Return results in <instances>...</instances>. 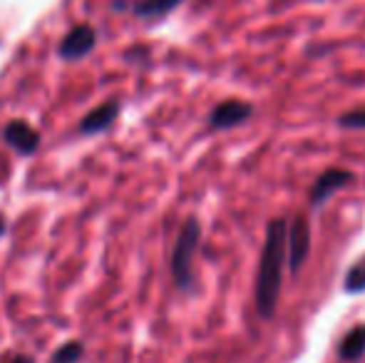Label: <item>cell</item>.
I'll return each instance as SVG.
<instances>
[{
    "label": "cell",
    "mask_w": 365,
    "mask_h": 363,
    "mask_svg": "<svg viewBox=\"0 0 365 363\" xmlns=\"http://www.w3.org/2000/svg\"><path fill=\"white\" fill-rule=\"evenodd\" d=\"M286 264H289V222L284 217H274L266 227L259 272H256V309L264 319L276 314Z\"/></svg>",
    "instance_id": "obj_1"
},
{
    "label": "cell",
    "mask_w": 365,
    "mask_h": 363,
    "mask_svg": "<svg viewBox=\"0 0 365 363\" xmlns=\"http://www.w3.org/2000/svg\"><path fill=\"white\" fill-rule=\"evenodd\" d=\"M199 239H202V227L197 219H187L174 244L172 252V274L179 289H189L194 281V257H197Z\"/></svg>",
    "instance_id": "obj_2"
},
{
    "label": "cell",
    "mask_w": 365,
    "mask_h": 363,
    "mask_svg": "<svg viewBox=\"0 0 365 363\" xmlns=\"http://www.w3.org/2000/svg\"><path fill=\"white\" fill-rule=\"evenodd\" d=\"M254 115V107L246 100H224L209 115V127L212 130H234V127L244 125L249 117Z\"/></svg>",
    "instance_id": "obj_3"
},
{
    "label": "cell",
    "mask_w": 365,
    "mask_h": 363,
    "mask_svg": "<svg viewBox=\"0 0 365 363\" xmlns=\"http://www.w3.org/2000/svg\"><path fill=\"white\" fill-rule=\"evenodd\" d=\"M311 254V222L306 217H296L289 224V269L298 272Z\"/></svg>",
    "instance_id": "obj_4"
},
{
    "label": "cell",
    "mask_w": 365,
    "mask_h": 363,
    "mask_svg": "<svg viewBox=\"0 0 365 363\" xmlns=\"http://www.w3.org/2000/svg\"><path fill=\"white\" fill-rule=\"evenodd\" d=\"M353 182V172L351 170H341V167H333V170H326L323 175H318V180L313 182L311 187V207H318V204L328 202L331 194H336L338 189L348 187Z\"/></svg>",
    "instance_id": "obj_5"
},
{
    "label": "cell",
    "mask_w": 365,
    "mask_h": 363,
    "mask_svg": "<svg viewBox=\"0 0 365 363\" xmlns=\"http://www.w3.org/2000/svg\"><path fill=\"white\" fill-rule=\"evenodd\" d=\"M95 40H97V35L90 25H75V28L60 40L58 53H60V58H65V60H80V58H85L87 53H92Z\"/></svg>",
    "instance_id": "obj_6"
},
{
    "label": "cell",
    "mask_w": 365,
    "mask_h": 363,
    "mask_svg": "<svg viewBox=\"0 0 365 363\" xmlns=\"http://www.w3.org/2000/svg\"><path fill=\"white\" fill-rule=\"evenodd\" d=\"M5 142L13 147L15 152L20 155H33L35 150L40 147V135L35 127H30L25 120H13L3 132Z\"/></svg>",
    "instance_id": "obj_7"
},
{
    "label": "cell",
    "mask_w": 365,
    "mask_h": 363,
    "mask_svg": "<svg viewBox=\"0 0 365 363\" xmlns=\"http://www.w3.org/2000/svg\"><path fill=\"white\" fill-rule=\"evenodd\" d=\"M117 115H120V102H117V100L105 102V105L95 107V110H92L90 115L82 117L80 132H82V135H95V132L107 130V127H110L112 122H115Z\"/></svg>",
    "instance_id": "obj_8"
},
{
    "label": "cell",
    "mask_w": 365,
    "mask_h": 363,
    "mask_svg": "<svg viewBox=\"0 0 365 363\" xmlns=\"http://www.w3.org/2000/svg\"><path fill=\"white\" fill-rule=\"evenodd\" d=\"M363 354H365V324H358L343 336L338 356L343 361H358L363 359Z\"/></svg>",
    "instance_id": "obj_9"
},
{
    "label": "cell",
    "mask_w": 365,
    "mask_h": 363,
    "mask_svg": "<svg viewBox=\"0 0 365 363\" xmlns=\"http://www.w3.org/2000/svg\"><path fill=\"white\" fill-rule=\"evenodd\" d=\"M182 3L184 0H137L135 13L145 20H159L172 13V10H177Z\"/></svg>",
    "instance_id": "obj_10"
},
{
    "label": "cell",
    "mask_w": 365,
    "mask_h": 363,
    "mask_svg": "<svg viewBox=\"0 0 365 363\" xmlns=\"http://www.w3.org/2000/svg\"><path fill=\"white\" fill-rule=\"evenodd\" d=\"M82 354H85V346H82L80 341H70V344L60 346V349L55 351L53 363H77L82 359Z\"/></svg>",
    "instance_id": "obj_11"
},
{
    "label": "cell",
    "mask_w": 365,
    "mask_h": 363,
    "mask_svg": "<svg viewBox=\"0 0 365 363\" xmlns=\"http://www.w3.org/2000/svg\"><path fill=\"white\" fill-rule=\"evenodd\" d=\"M346 291L348 294H361V291H365V262L356 264L346 274Z\"/></svg>",
    "instance_id": "obj_12"
},
{
    "label": "cell",
    "mask_w": 365,
    "mask_h": 363,
    "mask_svg": "<svg viewBox=\"0 0 365 363\" xmlns=\"http://www.w3.org/2000/svg\"><path fill=\"white\" fill-rule=\"evenodd\" d=\"M338 125L346 127V130H365V107H358V110L341 115L338 117Z\"/></svg>",
    "instance_id": "obj_13"
},
{
    "label": "cell",
    "mask_w": 365,
    "mask_h": 363,
    "mask_svg": "<svg viewBox=\"0 0 365 363\" xmlns=\"http://www.w3.org/2000/svg\"><path fill=\"white\" fill-rule=\"evenodd\" d=\"M3 363H33V359H30V356L18 354V356H10V359H5Z\"/></svg>",
    "instance_id": "obj_14"
},
{
    "label": "cell",
    "mask_w": 365,
    "mask_h": 363,
    "mask_svg": "<svg viewBox=\"0 0 365 363\" xmlns=\"http://www.w3.org/2000/svg\"><path fill=\"white\" fill-rule=\"evenodd\" d=\"M5 232V219H3V214H0V234Z\"/></svg>",
    "instance_id": "obj_15"
}]
</instances>
